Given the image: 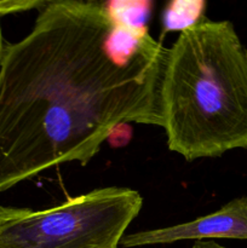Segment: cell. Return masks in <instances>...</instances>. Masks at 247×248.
I'll list each match as a JSON object with an SVG mask.
<instances>
[{
    "label": "cell",
    "mask_w": 247,
    "mask_h": 248,
    "mask_svg": "<svg viewBox=\"0 0 247 248\" xmlns=\"http://www.w3.org/2000/svg\"><path fill=\"white\" fill-rule=\"evenodd\" d=\"M205 1H171L164 11L165 31H183L203 21Z\"/></svg>",
    "instance_id": "obj_5"
},
{
    "label": "cell",
    "mask_w": 247,
    "mask_h": 248,
    "mask_svg": "<svg viewBox=\"0 0 247 248\" xmlns=\"http://www.w3.org/2000/svg\"><path fill=\"white\" fill-rule=\"evenodd\" d=\"M166 52L106 2L45 1L0 61V193L67 162L86 166L119 126H161Z\"/></svg>",
    "instance_id": "obj_1"
},
{
    "label": "cell",
    "mask_w": 247,
    "mask_h": 248,
    "mask_svg": "<svg viewBox=\"0 0 247 248\" xmlns=\"http://www.w3.org/2000/svg\"><path fill=\"white\" fill-rule=\"evenodd\" d=\"M212 239L247 240L246 196L234 199L220 210L191 222L125 235L120 245L125 248H132L173 244L185 240L205 241Z\"/></svg>",
    "instance_id": "obj_4"
},
{
    "label": "cell",
    "mask_w": 247,
    "mask_h": 248,
    "mask_svg": "<svg viewBox=\"0 0 247 248\" xmlns=\"http://www.w3.org/2000/svg\"><path fill=\"white\" fill-rule=\"evenodd\" d=\"M4 38H2V29H1V22H0V61H1V56H2V51H4Z\"/></svg>",
    "instance_id": "obj_7"
},
{
    "label": "cell",
    "mask_w": 247,
    "mask_h": 248,
    "mask_svg": "<svg viewBox=\"0 0 247 248\" xmlns=\"http://www.w3.org/2000/svg\"><path fill=\"white\" fill-rule=\"evenodd\" d=\"M143 198L107 186L47 210L0 206V248H118Z\"/></svg>",
    "instance_id": "obj_3"
},
{
    "label": "cell",
    "mask_w": 247,
    "mask_h": 248,
    "mask_svg": "<svg viewBox=\"0 0 247 248\" xmlns=\"http://www.w3.org/2000/svg\"><path fill=\"white\" fill-rule=\"evenodd\" d=\"M167 147L186 161L247 149V48L230 21L181 31L159 89Z\"/></svg>",
    "instance_id": "obj_2"
},
{
    "label": "cell",
    "mask_w": 247,
    "mask_h": 248,
    "mask_svg": "<svg viewBox=\"0 0 247 248\" xmlns=\"http://www.w3.org/2000/svg\"><path fill=\"white\" fill-rule=\"evenodd\" d=\"M191 248H227L222 245L217 244L215 241H211V240H205V241H196L195 244L191 246Z\"/></svg>",
    "instance_id": "obj_6"
}]
</instances>
